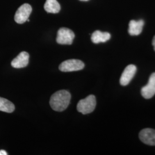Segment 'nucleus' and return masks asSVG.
I'll use <instances>...</instances> for the list:
<instances>
[{"label": "nucleus", "instance_id": "obj_1", "mask_svg": "<svg viewBox=\"0 0 155 155\" xmlns=\"http://www.w3.org/2000/svg\"><path fill=\"white\" fill-rule=\"evenodd\" d=\"M71 94L65 90H59L53 94L50 101L51 108L56 111L66 110L69 105L71 100Z\"/></svg>", "mask_w": 155, "mask_h": 155}, {"label": "nucleus", "instance_id": "obj_5", "mask_svg": "<svg viewBox=\"0 0 155 155\" xmlns=\"http://www.w3.org/2000/svg\"><path fill=\"white\" fill-rule=\"evenodd\" d=\"M32 12V7L28 4H24L17 9L15 15V20L18 24H23L27 20Z\"/></svg>", "mask_w": 155, "mask_h": 155}, {"label": "nucleus", "instance_id": "obj_4", "mask_svg": "<svg viewBox=\"0 0 155 155\" xmlns=\"http://www.w3.org/2000/svg\"><path fill=\"white\" fill-rule=\"evenodd\" d=\"M75 34L68 28H60L58 32L56 42L59 45H72Z\"/></svg>", "mask_w": 155, "mask_h": 155}, {"label": "nucleus", "instance_id": "obj_9", "mask_svg": "<svg viewBox=\"0 0 155 155\" xmlns=\"http://www.w3.org/2000/svg\"><path fill=\"white\" fill-rule=\"evenodd\" d=\"M29 55L27 52L20 53L11 62L12 66L15 68H21L27 66L29 63Z\"/></svg>", "mask_w": 155, "mask_h": 155}, {"label": "nucleus", "instance_id": "obj_13", "mask_svg": "<svg viewBox=\"0 0 155 155\" xmlns=\"http://www.w3.org/2000/svg\"><path fill=\"white\" fill-rule=\"evenodd\" d=\"M15 109V106L12 102L5 98L0 97V111L6 113H12Z\"/></svg>", "mask_w": 155, "mask_h": 155}, {"label": "nucleus", "instance_id": "obj_16", "mask_svg": "<svg viewBox=\"0 0 155 155\" xmlns=\"http://www.w3.org/2000/svg\"><path fill=\"white\" fill-rule=\"evenodd\" d=\"M81 1H89V0H81Z\"/></svg>", "mask_w": 155, "mask_h": 155}, {"label": "nucleus", "instance_id": "obj_15", "mask_svg": "<svg viewBox=\"0 0 155 155\" xmlns=\"http://www.w3.org/2000/svg\"><path fill=\"white\" fill-rule=\"evenodd\" d=\"M152 45L153 46V48H154V50L155 51V36H154L153 40H152Z\"/></svg>", "mask_w": 155, "mask_h": 155}, {"label": "nucleus", "instance_id": "obj_10", "mask_svg": "<svg viewBox=\"0 0 155 155\" xmlns=\"http://www.w3.org/2000/svg\"><path fill=\"white\" fill-rule=\"evenodd\" d=\"M144 21L143 20L139 21L131 20L129 24L128 32L131 36H137L141 33L144 26Z\"/></svg>", "mask_w": 155, "mask_h": 155}, {"label": "nucleus", "instance_id": "obj_2", "mask_svg": "<svg viewBox=\"0 0 155 155\" xmlns=\"http://www.w3.org/2000/svg\"><path fill=\"white\" fill-rule=\"evenodd\" d=\"M96 106V98L94 95H90L84 99L79 101L77 110L83 114H87L93 112Z\"/></svg>", "mask_w": 155, "mask_h": 155}, {"label": "nucleus", "instance_id": "obj_7", "mask_svg": "<svg viewBox=\"0 0 155 155\" xmlns=\"http://www.w3.org/2000/svg\"><path fill=\"white\" fill-rule=\"evenodd\" d=\"M137 71V68L133 64L128 65L122 72L121 77L120 78V82L122 86H127L134 77Z\"/></svg>", "mask_w": 155, "mask_h": 155}, {"label": "nucleus", "instance_id": "obj_14", "mask_svg": "<svg viewBox=\"0 0 155 155\" xmlns=\"http://www.w3.org/2000/svg\"><path fill=\"white\" fill-rule=\"evenodd\" d=\"M8 153L4 150H0V155H7Z\"/></svg>", "mask_w": 155, "mask_h": 155}, {"label": "nucleus", "instance_id": "obj_6", "mask_svg": "<svg viewBox=\"0 0 155 155\" xmlns=\"http://www.w3.org/2000/svg\"><path fill=\"white\" fill-rule=\"evenodd\" d=\"M142 96L145 99H150L155 94V72L150 76L148 82L141 90Z\"/></svg>", "mask_w": 155, "mask_h": 155}, {"label": "nucleus", "instance_id": "obj_11", "mask_svg": "<svg viewBox=\"0 0 155 155\" xmlns=\"http://www.w3.org/2000/svg\"><path fill=\"white\" fill-rule=\"evenodd\" d=\"M110 34L108 32H102L100 31H95L91 35V41L95 44L105 43L110 39Z\"/></svg>", "mask_w": 155, "mask_h": 155}, {"label": "nucleus", "instance_id": "obj_8", "mask_svg": "<svg viewBox=\"0 0 155 155\" xmlns=\"http://www.w3.org/2000/svg\"><path fill=\"white\" fill-rule=\"evenodd\" d=\"M139 138L144 144L155 146V130L150 128L143 129L139 133Z\"/></svg>", "mask_w": 155, "mask_h": 155}, {"label": "nucleus", "instance_id": "obj_3", "mask_svg": "<svg viewBox=\"0 0 155 155\" xmlns=\"http://www.w3.org/2000/svg\"><path fill=\"white\" fill-rule=\"evenodd\" d=\"M84 67L83 61L78 59H70L62 62L59 68L62 72H72L81 70Z\"/></svg>", "mask_w": 155, "mask_h": 155}, {"label": "nucleus", "instance_id": "obj_12", "mask_svg": "<svg viewBox=\"0 0 155 155\" xmlns=\"http://www.w3.org/2000/svg\"><path fill=\"white\" fill-rule=\"evenodd\" d=\"M45 11L50 13H58L61 10V6L56 0H47L45 5Z\"/></svg>", "mask_w": 155, "mask_h": 155}]
</instances>
